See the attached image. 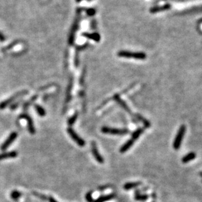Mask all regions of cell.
I'll use <instances>...</instances> for the list:
<instances>
[{
	"instance_id": "cell-1",
	"label": "cell",
	"mask_w": 202,
	"mask_h": 202,
	"mask_svg": "<svg viewBox=\"0 0 202 202\" xmlns=\"http://www.w3.org/2000/svg\"><path fill=\"white\" fill-rule=\"evenodd\" d=\"M186 125H182L181 127H179L173 144V147L175 150H178L180 149L181 144H182V141H183L184 136L186 133Z\"/></svg>"
},
{
	"instance_id": "cell-2",
	"label": "cell",
	"mask_w": 202,
	"mask_h": 202,
	"mask_svg": "<svg viewBox=\"0 0 202 202\" xmlns=\"http://www.w3.org/2000/svg\"><path fill=\"white\" fill-rule=\"evenodd\" d=\"M118 56L125 58H133L135 59L144 60L146 58V55L143 52H131L128 50H121L118 53Z\"/></svg>"
},
{
	"instance_id": "cell-3",
	"label": "cell",
	"mask_w": 202,
	"mask_h": 202,
	"mask_svg": "<svg viewBox=\"0 0 202 202\" xmlns=\"http://www.w3.org/2000/svg\"><path fill=\"white\" fill-rule=\"evenodd\" d=\"M28 93V91H19L18 93H15L14 95H12V97L9 98L8 99H7L6 100H4L1 103H0V109L3 110L5 109L7 107H8L9 104H11L12 102H13L14 101L21 97H22L25 95H26Z\"/></svg>"
},
{
	"instance_id": "cell-4",
	"label": "cell",
	"mask_w": 202,
	"mask_h": 202,
	"mask_svg": "<svg viewBox=\"0 0 202 202\" xmlns=\"http://www.w3.org/2000/svg\"><path fill=\"white\" fill-rule=\"evenodd\" d=\"M81 11H82V9H78L77 10V13L78 17L75 19V21L74 23V25H73L72 28L71 30V32H70V36H69V39H68V44L72 45H73L74 42V38H75V32H76L78 26H79V21H80V14H81Z\"/></svg>"
},
{
	"instance_id": "cell-5",
	"label": "cell",
	"mask_w": 202,
	"mask_h": 202,
	"mask_svg": "<svg viewBox=\"0 0 202 202\" xmlns=\"http://www.w3.org/2000/svg\"><path fill=\"white\" fill-rule=\"evenodd\" d=\"M101 131L105 134H110V135H124L129 133V130L125 129H115L108 127H103Z\"/></svg>"
},
{
	"instance_id": "cell-6",
	"label": "cell",
	"mask_w": 202,
	"mask_h": 202,
	"mask_svg": "<svg viewBox=\"0 0 202 202\" xmlns=\"http://www.w3.org/2000/svg\"><path fill=\"white\" fill-rule=\"evenodd\" d=\"M17 136H18V134L16 132H12V133L10 134V135L8 137V138L5 140V142L2 144V145L1 146V150L2 151L6 150L7 148H9V146L11 145V144L14 142L15 140L16 139Z\"/></svg>"
},
{
	"instance_id": "cell-7",
	"label": "cell",
	"mask_w": 202,
	"mask_h": 202,
	"mask_svg": "<svg viewBox=\"0 0 202 202\" xmlns=\"http://www.w3.org/2000/svg\"><path fill=\"white\" fill-rule=\"evenodd\" d=\"M67 131L72 139L77 144V145H79L80 146H85V142L75 132L74 130H73L72 128H68L67 129Z\"/></svg>"
},
{
	"instance_id": "cell-8",
	"label": "cell",
	"mask_w": 202,
	"mask_h": 202,
	"mask_svg": "<svg viewBox=\"0 0 202 202\" xmlns=\"http://www.w3.org/2000/svg\"><path fill=\"white\" fill-rule=\"evenodd\" d=\"M20 118H22V119H25L27 121L28 123V129L29 132L32 135H34V134L36 133V129H35L34 122H33V120L32 119V118L30 117L29 115L26 114V113H22L21 116H20Z\"/></svg>"
},
{
	"instance_id": "cell-9",
	"label": "cell",
	"mask_w": 202,
	"mask_h": 202,
	"mask_svg": "<svg viewBox=\"0 0 202 202\" xmlns=\"http://www.w3.org/2000/svg\"><path fill=\"white\" fill-rule=\"evenodd\" d=\"M91 151L93 156L96 160H97L98 163H102L104 162V159L101 156L100 153L98 152V150L97 147V145L95 142H92L91 143Z\"/></svg>"
},
{
	"instance_id": "cell-10",
	"label": "cell",
	"mask_w": 202,
	"mask_h": 202,
	"mask_svg": "<svg viewBox=\"0 0 202 202\" xmlns=\"http://www.w3.org/2000/svg\"><path fill=\"white\" fill-rule=\"evenodd\" d=\"M171 7V6L170 4H165V5H163V6H161L152 7L150 10V11L151 13H156V12H160V11H167V10L170 9Z\"/></svg>"
},
{
	"instance_id": "cell-11",
	"label": "cell",
	"mask_w": 202,
	"mask_h": 202,
	"mask_svg": "<svg viewBox=\"0 0 202 202\" xmlns=\"http://www.w3.org/2000/svg\"><path fill=\"white\" fill-rule=\"evenodd\" d=\"M83 36L87 37L88 39H92L93 41L98 42L100 40V34L97 32H94L92 34H89V33H83Z\"/></svg>"
},
{
	"instance_id": "cell-12",
	"label": "cell",
	"mask_w": 202,
	"mask_h": 202,
	"mask_svg": "<svg viewBox=\"0 0 202 202\" xmlns=\"http://www.w3.org/2000/svg\"><path fill=\"white\" fill-rule=\"evenodd\" d=\"M18 156V153L16 151L8 152L3 154H0V160H3L7 158H14Z\"/></svg>"
},
{
	"instance_id": "cell-13",
	"label": "cell",
	"mask_w": 202,
	"mask_h": 202,
	"mask_svg": "<svg viewBox=\"0 0 202 202\" xmlns=\"http://www.w3.org/2000/svg\"><path fill=\"white\" fill-rule=\"evenodd\" d=\"M113 98H114V99L116 100V102H118V104H120L121 106H122V107L123 108H124V109L127 111L128 113H129L130 114H132V113H131V110H130L127 104H126V103L122 99H121V98L120 97L119 95H116Z\"/></svg>"
},
{
	"instance_id": "cell-14",
	"label": "cell",
	"mask_w": 202,
	"mask_h": 202,
	"mask_svg": "<svg viewBox=\"0 0 202 202\" xmlns=\"http://www.w3.org/2000/svg\"><path fill=\"white\" fill-rule=\"evenodd\" d=\"M134 143H135V140H134L133 138H130L129 140H127L124 145H123L122 147L120 148V152L124 153L125 152H127L131 146L133 145Z\"/></svg>"
},
{
	"instance_id": "cell-15",
	"label": "cell",
	"mask_w": 202,
	"mask_h": 202,
	"mask_svg": "<svg viewBox=\"0 0 202 202\" xmlns=\"http://www.w3.org/2000/svg\"><path fill=\"white\" fill-rule=\"evenodd\" d=\"M196 158V154L195 152H190L184 156L182 158V162L183 163H186L190 162V161L194 160Z\"/></svg>"
},
{
	"instance_id": "cell-16",
	"label": "cell",
	"mask_w": 202,
	"mask_h": 202,
	"mask_svg": "<svg viewBox=\"0 0 202 202\" xmlns=\"http://www.w3.org/2000/svg\"><path fill=\"white\" fill-rule=\"evenodd\" d=\"M143 132H144V128L140 127V128L137 129L132 134V137H131V138H133V139L135 141L136 140L138 139V137H139L141 135H142Z\"/></svg>"
},
{
	"instance_id": "cell-17",
	"label": "cell",
	"mask_w": 202,
	"mask_h": 202,
	"mask_svg": "<svg viewBox=\"0 0 202 202\" xmlns=\"http://www.w3.org/2000/svg\"><path fill=\"white\" fill-rule=\"evenodd\" d=\"M141 184L140 182H133V183H126L124 186H123V188H124L125 190H130V189L134 188L135 187H137V186H139L140 184Z\"/></svg>"
},
{
	"instance_id": "cell-18",
	"label": "cell",
	"mask_w": 202,
	"mask_h": 202,
	"mask_svg": "<svg viewBox=\"0 0 202 202\" xmlns=\"http://www.w3.org/2000/svg\"><path fill=\"white\" fill-rule=\"evenodd\" d=\"M113 198H114V194H110V195L100 197L99 198H98L97 200L95 201L94 202H104V201L110 200V199H112Z\"/></svg>"
},
{
	"instance_id": "cell-19",
	"label": "cell",
	"mask_w": 202,
	"mask_h": 202,
	"mask_svg": "<svg viewBox=\"0 0 202 202\" xmlns=\"http://www.w3.org/2000/svg\"><path fill=\"white\" fill-rule=\"evenodd\" d=\"M34 107H35V109H36V112L40 116H45V114H46V112H45V110H44V108L42 107L41 106L35 104Z\"/></svg>"
},
{
	"instance_id": "cell-20",
	"label": "cell",
	"mask_w": 202,
	"mask_h": 202,
	"mask_svg": "<svg viewBox=\"0 0 202 202\" xmlns=\"http://www.w3.org/2000/svg\"><path fill=\"white\" fill-rule=\"evenodd\" d=\"M136 116H137V118H138V120H139L140 121H141V122L143 123L144 125H145L146 127L148 128V127H150V123L149 122V121H148L147 120H146L145 118H143V116H141L139 114H137V115H136Z\"/></svg>"
},
{
	"instance_id": "cell-21",
	"label": "cell",
	"mask_w": 202,
	"mask_h": 202,
	"mask_svg": "<svg viewBox=\"0 0 202 202\" xmlns=\"http://www.w3.org/2000/svg\"><path fill=\"white\" fill-rule=\"evenodd\" d=\"M77 116H78L77 113H75L74 115H73L72 117L68 120V124L69 125H72L73 124H74V123L75 122V121L77 120Z\"/></svg>"
},
{
	"instance_id": "cell-22",
	"label": "cell",
	"mask_w": 202,
	"mask_h": 202,
	"mask_svg": "<svg viewBox=\"0 0 202 202\" xmlns=\"http://www.w3.org/2000/svg\"><path fill=\"white\" fill-rule=\"evenodd\" d=\"M148 196L146 195H140L138 193H137V194H136L135 195V199H137V200H140V201H144L146 200V199H148Z\"/></svg>"
},
{
	"instance_id": "cell-23",
	"label": "cell",
	"mask_w": 202,
	"mask_h": 202,
	"mask_svg": "<svg viewBox=\"0 0 202 202\" xmlns=\"http://www.w3.org/2000/svg\"><path fill=\"white\" fill-rule=\"evenodd\" d=\"M86 13L87 14L88 16L92 17L94 16V15L96 14V10L93 8H89L86 9Z\"/></svg>"
},
{
	"instance_id": "cell-24",
	"label": "cell",
	"mask_w": 202,
	"mask_h": 202,
	"mask_svg": "<svg viewBox=\"0 0 202 202\" xmlns=\"http://www.w3.org/2000/svg\"><path fill=\"white\" fill-rule=\"evenodd\" d=\"M21 194L18 191H13L11 193V198L12 199H18L20 196H21Z\"/></svg>"
},
{
	"instance_id": "cell-25",
	"label": "cell",
	"mask_w": 202,
	"mask_h": 202,
	"mask_svg": "<svg viewBox=\"0 0 202 202\" xmlns=\"http://www.w3.org/2000/svg\"><path fill=\"white\" fill-rule=\"evenodd\" d=\"M86 199L89 202H93V199L91 196V193L89 192L86 194Z\"/></svg>"
},
{
	"instance_id": "cell-26",
	"label": "cell",
	"mask_w": 202,
	"mask_h": 202,
	"mask_svg": "<svg viewBox=\"0 0 202 202\" xmlns=\"http://www.w3.org/2000/svg\"><path fill=\"white\" fill-rule=\"evenodd\" d=\"M48 199H49V202H57L53 198H52V197H49Z\"/></svg>"
},
{
	"instance_id": "cell-27",
	"label": "cell",
	"mask_w": 202,
	"mask_h": 202,
	"mask_svg": "<svg viewBox=\"0 0 202 202\" xmlns=\"http://www.w3.org/2000/svg\"><path fill=\"white\" fill-rule=\"evenodd\" d=\"M5 40V37L3 36V35H2L1 33H0V41L3 42Z\"/></svg>"
},
{
	"instance_id": "cell-28",
	"label": "cell",
	"mask_w": 202,
	"mask_h": 202,
	"mask_svg": "<svg viewBox=\"0 0 202 202\" xmlns=\"http://www.w3.org/2000/svg\"><path fill=\"white\" fill-rule=\"evenodd\" d=\"M82 0H76V1L77 2V3H80V1H82ZM87 1H91V0H87Z\"/></svg>"
},
{
	"instance_id": "cell-29",
	"label": "cell",
	"mask_w": 202,
	"mask_h": 202,
	"mask_svg": "<svg viewBox=\"0 0 202 202\" xmlns=\"http://www.w3.org/2000/svg\"><path fill=\"white\" fill-rule=\"evenodd\" d=\"M199 175H200L201 176H202V171H201V172L199 173Z\"/></svg>"
}]
</instances>
